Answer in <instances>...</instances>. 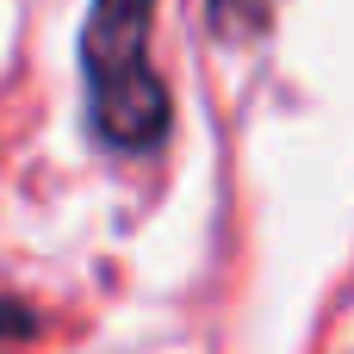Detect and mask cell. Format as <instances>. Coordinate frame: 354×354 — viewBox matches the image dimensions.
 <instances>
[{
    "mask_svg": "<svg viewBox=\"0 0 354 354\" xmlns=\"http://www.w3.org/2000/svg\"><path fill=\"white\" fill-rule=\"evenodd\" d=\"M149 25H156V0H93L81 25L87 124L118 156H149L174 131L168 87L149 68Z\"/></svg>",
    "mask_w": 354,
    "mask_h": 354,
    "instance_id": "cell-1",
    "label": "cell"
},
{
    "mask_svg": "<svg viewBox=\"0 0 354 354\" xmlns=\"http://www.w3.org/2000/svg\"><path fill=\"white\" fill-rule=\"evenodd\" d=\"M274 6H280V0H205V25H212L224 44H243V37H255V31L274 19Z\"/></svg>",
    "mask_w": 354,
    "mask_h": 354,
    "instance_id": "cell-2",
    "label": "cell"
},
{
    "mask_svg": "<svg viewBox=\"0 0 354 354\" xmlns=\"http://www.w3.org/2000/svg\"><path fill=\"white\" fill-rule=\"evenodd\" d=\"M44 324H37V311L25 305V299H0V342H31Z\"/></svg>",
    "mask_w": 354,
    "mask_h": 354,
    "instance_id": "cell-3",
    "label": "cell"
}]
</instances>
